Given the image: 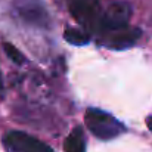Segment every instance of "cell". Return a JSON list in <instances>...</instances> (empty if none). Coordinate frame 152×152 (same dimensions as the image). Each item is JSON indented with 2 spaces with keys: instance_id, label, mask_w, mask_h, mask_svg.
Masks as SVG:
<instances>
[{
  "instance_id": "1",
  "label": "cell",
  "mask_w": 152,
  "mask_h": 152,
  "mask_svg": "<svg viewBox=\"0 0 152 152\" xmlns=\"http://www.w3.org/2000/svg\"><path fill=\"white\" fill-rule=\"evenodd\" d=\"M84 123L92 134L101 140H111L126 132V126L120 120L98 108H89L86 111Z\"/></svg>"
},
{
  "instance_id": "2",
  "label": "cell",
  "mask_w": 152,
  "mask_h": 152,
  "mask_svg": "<svg viewBox=\"0 0 152 152\" xmlns=\"http://www.w3.org/2000/svg\"><path fill=\"white\" fill-rule=\"evenodd\" d=\"M72 18L90 33H99L102 10L98 0H66Z\"/></svg>"
},
{
  "instance_id": "3",
  "label": "cell",
  "mask_w": 152,
  "mask_h": 152,
  "mask_svg": "<svg viewBox=\"0 0 152 152\" xmlns=\"http://www.w3.org/2000/svg\"><path fill=\"white\" fill-rule=\"evenodd\" d=\"M132 16V7L126 1H117L112 3L105 12H102L101 16V28L99 36L111 31H118L126 27H129V21Z\"/></svg>"
},
{
  "instance_id": "4",
  "label": "cell",
  "mask_w": 152,
  "mask_h": 152,
  "mask_svg": "<svg viewBox=\"0 0 152 152\" xmlns=\"http://www.w3.org/2000/svg\"><path fill=\"white\" fill-rule=\"evenodd\" d=\"M3 143L9 152H55L45 142L16 130L6 133L3 137Z\"/></svg>"
},
{
  "instance_id": "5",
  "label": "cell",
  "mask_w": 152,
  "mask_h": 152,
  "mask_svg": "<svg viewBox=\"0 0 152 152\" xmlns=\"http://www.w3.org/2000/svg\"><path fill=\"white\" fill-rule=\"evenodd\" d=\"M142 36V31L137 28H123L118 31H111V33H105L102 34L101 45L112 49V50H123L127 48H132Z\"/></svg>"
},
{
  "instance_id": "6",
  "label": "cell",
  "mask_w": 152,
  "mask_h": 152,
  "mask_svg": "<svg viewBox=\"0 0 152 152\" xmlns=\"http://www.w3.org/2000/svg\"><path fill=\"white\" fill-rule=\"evenodd\" d=\"M19 16L33 25H39V27H48L49 24V18L48 13L45 12V9L39 7V6H27L19 9Z\"/></svg>"
},
{
  "instance_id": "7",
  "label": "cell",
  "mask_w": 152,
  "mask_h": 152,
  "mask_svg": "<svg viewBox=\"0 0 152 152\" xmlns=\"http://www.w3.org/2000/svg\"><path fill=\"white\" fill-rule=\"evenodd\" d=\"M65 152H86V137L81 127H75L64 143Z\"/></svg>"
},
{
  "instance_id": "8",
  "label": "cell",
  "mask_w": 152,
  "mask_h": 152,
  "mask_svg": "<svg viewBox=\"0 0 152 152\" xmlns=\"http://www.w3.org/2000/svg\"><path fill=\"white\" fill-rule=\"evenodd\" d=\"M64 39L72 46H84L90 40V37L86 33H83L77 28H66L64 31Z\"/></svg>"
},
{
  "instance_id": "9",
  "label": "cell",
  "mask_w": 152,
  "mask_h": 152,
  "mask_svg": "<svg viewBox=\"0 0 152 152\" xmlns=\"http://www.w3.org/2000/svg\"><path fill=\"white\" fill-rule=\"evenodd\" d=\"M3 49H4V53L7 55V58H9L12 62H15L16 65H22V64L25 62V56L19 52V49H16L13 45H10V43H3Z\"/></svg>"
},
{
  "instance_id": "10",
  "label": "cell",
  "mask_w": 152,
  "mask_h": 152,
  "mask_svg": "<svg viewBox=\"0 0 152 152\" xmlns=\"http://www.w3.org/2000/svg\"><path fill=\"white\" fill-rule=\"evenodd\" d=\"M146 124H148L149 130L152 132V115H151V117H148V120H146Z\"/></svg>"
},
{
  "instance_id": "11",
  "label": "cell",
  "mask_w": 152,
  "mask_h": 152,
  "mask_svg": "<svg viewBox=\"0 0 152 152\" xmlns=\"http://www.w3.org/2000/svg\"><path fill=\"white\" fill-rule=\"evenodd\" d=\"M1 89H3V81H1V74H0V93H1Z\"/></svg>"
}]
</instances>
